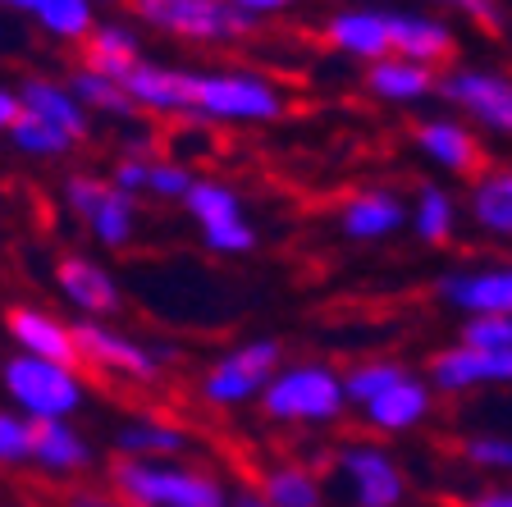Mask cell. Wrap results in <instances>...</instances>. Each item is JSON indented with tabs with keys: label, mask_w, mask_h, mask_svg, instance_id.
I'll return each mask as SVG.
<instances>
[{
	"label": "cell",
	"mask_w": 512,
	"mask_h": 507,
	"mask_svg": "<svg viewBox=\"0 0 512 507\" xmlns=\"http://www.w3.org/2000/svg\"><path fill=\"white\" fill-rule=\"evenodd\" d=\"M110 489L128 507H234L229 489L202 466L183 462H133L119 457L110 471Z\"/></svg>",
	"instance_id": "6da1fadb"
},
{
	"label": "cell",
	"mask_w": 512,
	"mask_h": 507,
	"mask_svg": "<svg viewBox=\"0 0 512 507\" xmlns=\"http://www.w3.org/2000/svg\"><path fill=\"white\" fill-rule=\"evenodd\" d=\"M288 110L284 87L256 69H206L192 74V119L206 124H275Z\"/></svg>",
	"instance_id": "7a4b0ae2"
},
{
	"label": "cell",
	"mask_w": 512,
	"mask_h": 507,
	"mask_svg": "<svg viewBox=\"0 0 512 507\" xmlns=\"http://www.w3.org/2000/svg\"><path fill=\"white\" fill-rule=\"evenodd\" d=\"M261 412L275 425H334L348 412L343 370L325 361H284L270 389L261 393Z\"/></svg>",
	"instance_id": "3957f363"
},
{
	"label": "cell",
	"mask_w": 512,
	"mask_h": 507,
	"mask_svg": "<svg viewBox=\"0 0 512 507\" xmlns=\"http://www.w3.org/2000/svg\"><path fill=\"white\" fill-rule=\"evenodd\" d=\"M0 384H5V398H10L28 421H69L87 402V384L78 380L74 366L23 357V352L0 366Z\"/></svg>",
	"instance_id": "277c9868"
},
{
	"label": "cell",
	"mask_w": 512,
	"mask_h": 507,
	"mask_svg": "<svg viewBox=\"0 0 512 507\" xmlns=\"http://www.w3.org/2000/svg\"><path fill=\"white\" fill-rule=\"evenodd\" d=\"M439 101L476 133L512 142V74L494 64H448L439 74Z\"/></svg>",
	"instance_id": "5b68a950"
},
{
	"label": "cell",
	"mask_w": 512,
	"mask_h": 507,
	"mask_svg": "<svg viewBox=\"0 0 512 507\" xmlns=\"http://www.w3.org/2000/svg\"><path fill=\"white\" fill-rule=\"evenodd\" d=\"M133 19L147 28L179 37V42H202V46H224L243 42L256 32V19L234 10L229 0H128Z\"/></svg>",
	"instance_id": "8992f818"
},
{
	"label": "cell",
	"mask_w": 512,
	"mask_h": 507,
	"mask_svg": "<svg viewBox=\"0 0 512 507\" xmlns=\"http://www.w3.org/2000/svg\"><path fill=\"white\" fill-rule=\"evenodd\" d=\"M334 480L348 507H403L407 503V471L394 453L375 439H348L330 457Z\"/></svg>",
	"instance_id": "52a82bcc"
},
{
	"label": "cell",
	"mask_w": 512,
	"mask_h": 507,
	"mask_svg": "<svg viewBox=\"0 0 512 507\" xmlns=\"http://www.w3.org/2000/svg\"><path fill=\"white\" fill-rule=\"evenodd\" d=\"M279 366H284L279 338L238 343L234 352H224L202 375V402H211V407H247V402H261V393L270 389Z\"/></svg>",
	"instance_id": "ba28073f"
},
{
	"label": "cell",
	"mask_w": 512,
	"mask_h": 507,
	"mask_svg": "<svg viewBox=\"0 0 512 507\" xmlns=\"http://www.w3.org/2000/svg\"><path fill=\"white\" fill-rule=\"evenodd\" d=\"M64 206L78 215V220L92 229V238L110 252L133 243V229H138V201L119 192L110 179H96V174H74L64 183Z\"/></svg>",
	"instance_id": "9c48e42d"
},
{
	"label": "cell",
	"mask_w": 512,
	"mask_h": 507,
	"mask_svg": "<svg viewBox=\"0 0 512 507\" xmlns=\"http://www.w3.org/2000/svg\"><path fill=\"white\" fill-rule=\"evenodd\" d=\"M412 147L430 169H439L448 179H476L480 169H485V142H480L476 128H471L467 119H458L453 110L421 119V124L412 128Z\"/></svg>",
	"instance_id": "30bf717a"
},
{
	"label": "cell",
	"mask_w": 512,
	"mask_h": 507,
	"mask_svg": "<svg viewBox=\"0 0 512 507\" xmlns=\"http://www.w3.org/2000/svg\"><path fill=\"white\" fill-rule=\"evenodd\" d=\"M426 380L444 398H467L480 389H512V352H480L467 343H448L430 357Z\"/></svg>",
	"instance_id": "8fae6325"
},
{
	"label": "cell",
	"mask_w": 512,
	"mask_h": 507,
	"mask_svg": "<svg viewBox=\"0 0 512 507\" xmlns=\"http://www.w3.org/2000/svg\"><path fill=\"white\" fill-rule=\"evenodd\" d=\"M435 297L462 320L471 316H512V261L462 265L435 279Z\"/></svg>",
	"instance_id": "7c38bea8"
},
{
	"label": "cell",
	"mask_w": 512,
	"mask_h": 507,
	"mask_svg": "<svg viewBox=\"0 0 512 507\" xmlns=\"http://www.w3.org/2000/svg\"><path fill=\"white\" fill-rule=\"evenodd\" d=\"M74 334H78V361L83 366L101 370V375H115V380H133V384L160 380L165 361L151 348H142L138 338L119 334V329L101 325V320H83V325H74Z\"/></svg>",
	"instance_id": "4fadbf2b"
},
{
	"label": "cell",
	"mask_w": 512,
	"mask_h": 507,
	"mask_svg": "<svg viewBox=\"0 0 512 507\" xmlns=\"http://www.w3.org/2000/svg\"><path fill=\"white\" fill-rule=\"evenodd\" d=\"M407 220H412L407 201L394 188H380V183L357 188L339 206V233L348 243H389L394 233L407 229Z\"/></svg>",
	"instance_id": "5bb4252c"
},
{
	"label": "cell",
	"mask_w": 512,
	"mask_h": 507,
	"mask_svg": "<svg viewBox=\"0 0 512 507\" xmlns=\"http://www.w3.org/2000/svg\"><path fill=\"white\" fill-rule=\"evenodd\" d=\"M325 42H330V51H339L343 60H357V64L384 60V55H394L389 10H375V5L334 10L330 19H325Z\"/></svg>",
	"instance_id": "9a60e30c"
},
{
	"label": "cell",
	"mask_w": 512,
	"mask_h": 507,
	"mask_svg": "<svg viewBox=\"0 0 512 507\" xmlns=\"http://www.w3.org/2000/svg\"><path fill=\"white\" fill-rule=\"evenodd\" d=\"M124 92H128V101L138 106V115H183V119H192V69L142 60L138 69L124 78Z\"/></svg>",
	"instance_id": "2e32d148"
},
{
	"label": "cell",
	"mask_w": 512,
	"mask_h": 507,
	"mask_svg": "<svg viewBox=\"0 0 512 507\" xmlns=\"http://www.w3.org/2000/svg\"><path fill=\"white\" fill-rule=\"evenodd\" d=\"M389 37H394V55L426 64V69L448 64L453 51H458L453 23L444 14H426V10H389Z\"/></svg>",
	"instance_id": "e0dca14e"
},
{
	"label": "cell",
	"mask_w": 512,
	"mask_h": 507,
	"mask_svg": "<svg viewBox=\"0 0 512 507\" xmlns=\"http://www.w3.org/2000/svg\"><path fill=\"white\" fill-rule=\"evenodd\" d=\"M55 284H60L64 302L74 311H83V320H106L124 307V297H119V284L110 275L106 265H96L92 256H60L55 265Z\"/></svg>",
	"instance_id": "ac0fdd59"
},
{
	"label": "cell",
	"mask_w": 512,
	"mask_h": 507,
	"mask_svg": "<svg viewBox=\"0 0 512 507\" xmlns=\"http://www.w3.org/2000/svg\"><path fill=\"white\" fill-rule=\"evenodd\" d=\"M5 329L19 343L23 357H42V361H60V366H83L78 361V334L74 325H64L60 316L42 307H10L5 311Z\"/></svg>",
	"instance_id": "d6986e66"
},
{
	"label": "cell",
	"mask_w": 512,
	"mask_h": 507,
	"mask_svg": "<svg viewBox=\"0 0 512 507\" xmlns=\"http://www.w3.org/2000/svg\"><path fill=\"white\" fill-rule=\"evenodd\" d=\"M435 398L439 393L430 389L426 375H407L394 389H384L375 402H366L362 421L371 425L375 434H412L435 416Z\"/></svg>",
	"instance_id": "ffe728a7"
},
{
	"label": "cell",
	"mask_w": 512,
	"mask_h": 507,
	"mask_svg": "<svg viewBox=\"0 0 512 507\" xmlns=\"http://www.w3.org/2000/svg\"><path fill=\"white\" fill-rule=\"evenodd\" d=\"M462 211L476 224V233L494 243H512V165H485L471 179Z\"/></svg>",
	"instance_id": "44dd1931"
},
{
	"label": "cell",
	"mask_w": 512,
	"mask_h": 507,
	"mask_svg": "<svg viewBox=\"0 0 512 507\" xmlns=\"http://www.w3.org/2000/svg\"><path fill=\"white\" fill-rule=\"evenodd\" d=\"M366 92L384 106H398V110H412L430 96H439V74L426 69V64H412L403 55H384V60L366 64Z\"/></svg>",
	"instance_id": "7402d4cb"
},
{
	"label": "cell",
	"mask_w": 512,
	"mask_h": 507,
	"mask_svg": "<svg viewBox=\"0 0 512 507\" xmlns=\"http://www.w3.org/2000/svg\"><path fill=\"white\" fill-rule=\"evenodd\" d=\"M19 101H23L28 115H37L42 124H51L55 133H64L74 147L87 142V133H92V115H87L83 101L69 92V83H55V78H28V83L19 87Z\"/></svg>",
	"instance_id": "603a6c76"
},
{
	"label": "cell",
	"mask_w": 512,
	"mask_h": 507,
	"mask_svg": "<svg viewBox=\"0 0 512 507\" xmlns=\"http://www.w3.org/2000/svg\"><path fill=\"white\" fill-rule=\"evenodd\" d=\"M407 211H412L407 229H412L426 247H448L453 238H458L462 220H467L462 197L448 188V183H421V188H416V197L407 201Z\"/></svg>",
	"instance_id": "cb8c5ba5"
},
{
	"label": "cell",
	"mask_w": 512,
	"mask_h": 507,
	"mask_svg": "<svg viewBox=\"0 0 512 507\" xmlns=\"http://www.w3.org/2000/svg\"><path fill=\"white\" fill-rule=\"evenodd\" d=\"M32 466H42L46 476H78L92 466V444L74 421H32Z\"/></svg>",
	"instance_id": "d4e9b609"
},
{
	"label": "cell",
	"mask_w": 512,
	"mask_h": 507,
	"mask_svg": "<svg viewBox=\"0 0 512 507\" xmlns=\"http://www.w3.org/2000/svg\"><path fill=\"white\" fill-rule=\"evenodd\" d=\"M142 60H147V55H142V37L133 23H96L92 37L83 42V69H96V74L119 78V83H124Z\"/></svg>",
	"instance_id": "484cf974"
},
{
	"label": "cell",
	"mask_w": 512,
	"mask_h": 507,
	"mask_svg": "<svg viewBox=\"0 0 512 507\" xmlns=\"http://www.w3.org/2000/svg\"><path fill=\"white\" fill-rule=\"evenodd\" d=\"M256 494L266 498L270 507H325L330 494H325V480H320L316 466L307 462H275L261 471L256 480Z\"/></svg>",
	"instance_id": "4316f807"
},
{
	"label": "cell",
	"mask_w": 512,
	"mask_h": 507,
	"mask_svg": "<svg viewBox=\"0 0 512 507\" xmlns=\"http://www.w3.org/2000/svg\"><path fill=\"white\" fill-rule=\"evenodd\" d=\"M115 448L133 462H174L179 453H188V430L165 421H128L115 430Z\"/></svg>",
	"instance_id": "83f0119b"
},
{
	"label": "cell",
	"mask_w": 512,
	"mask_h": 507,
	"mask_svg": "<svg viewBox=\"0 0 512 507\" xmlns=\"http://www.w3.org/2000/svg\"><path fill=\"white\" fill-rule=\"evenodd\" d=\"M28 19L55 42H87L96 28V0H28Z\"/></svg>",
	"instance_id": "f1b7e54d"
},
{
	"label": "cell",
	"mask_w": 512,
	"mask_h": 507,
	"mask_svg": "<svg viewBox=\"0 0 512 507\" xmlns=\"http://www.w3.org/2000/svg\"><path fill=\"white\" fill-rule=\"evenodd\" d=\"M183 206H188V215L197 220V229H220V224H238L247 220L243 211V197H238L229 183L220 179H197L188 188V197H183Z\"/></svg>",
	"instance_id": "f546056e"
},
{
	"label": "cell",
	"mask_w": 512,
	"mask_h": 507,
	"mask_svg": "<svg viewBox=\"0 0 512 507\" xmlns=\"http://www.w3.org/2000/svg\"><path fill=\"white\" fill-rule=\"evenodd\" d=\"M69 92L83 101L87 115H106V119H138V106L128 101L124 83L119 78H106L96 74V69H74V78H69Z\"/></svg>",
	"instance_id": "4dcf8cb0"
},
{
	"label": "cell",
	"mask_w": 512,
	"mask_h": 507,
	"mask_svg": "<svg viewBox=\"0 0 512 507\" xmlns=\"http://www.w3.org/2000/svg\"><path fill=\"white\" fill-rule=\"evenodd\" d=\"M412 370L403 366L398 357H362L357 366L343 370V393H348V407L362 412L366 402H375L384 389H394L398 380H407Z\"/></svg>",
	"instance_id": "1f68e13d"
},
{
	"label": "cell",
	"mask_w": 512,
	"mask_h": 507,
	"mask_svg": "<svg viewBox=\"0 0 512 507\" xmlns=\"http://www.w3.org/2000/svg\"><path fill=\"white\" fill-rule=\"evenodd\" d=\"M458 457L494 480H512V430H471L462 434Z\"/></svg>",
	"instance_id": "d6a6232c"
},
{
	"label": "cell",
	"mask_w": 512,
	"mask_h": 507,
	"mask_svg": "<svg viewBox=\"0 0 512 507\" xmlns=\"http://www.w3.org/2000/svg\"><path fill=\"white\" fill-rule=\"evenodd\" d=\"M10 142L23 151V156H37V160H51V156H69L74 151V142L64 138V133H55L51 124H42L37 115H28L23 110L19 124L10 128Z\"/></svg>",
	"instance_id": "836d02e7"
},
{
	"label": "cell",
	"mask_w": 512,
	"mask_h": 507,
	"mask_svg": "<svg viewBox=\"0 0 512 507\" xmlns=\"http://www.w3.org/2000/svg\"><path fill=\"white\" fill-rule=\"evenodd\" d=\"M458 343L480 352H512V316H471L462 320Z\"/></svg>",
	"instance_id": "e575fe53"
},
{
	"label": "cell",
	"mask_w": 512,
	"mask_h": 507,
	"mask_svg": "<svg viewBox=\"0 0 512 507\" xmlns=\"http://www.w3.org/2000/svg\"><path fill=\"white\" fill-rule=\"evenodd\" d=\"M23 462H32V421L23 412L0 407V466H23Z\"/></svg>",
	"instance_id": "d590c367"
},
{
	"label": "cell",
	"mask_w": 512,
	"mask_h": 507,
	"mask_svg": "<svg viewBox=\"0 0 512 507\" xmlns=\"http://www.w3.org/2000/svg\"><path fill=\"white\" fill-rule=\"evenodd\" d=\"M192 183H197V174H192L188 165H174V160H147V188L142 192L165 197V201H183Z\"/></svg>",
	"instance_id": "8d00e7d4"
},
{
	"label": "cell",
	"mask_w": 512,
	"mask_h": 507,
	"mask_svg": "<svg viewBox=\"0 0 512 507\" xmlns=\"http://www.w3.org/2000/svg\"><path fill=\"white\" fill-rule=\"evenodd\" d=\"M439 5V14H458V19L476 23L480 32H499L503 28V5L499 0H426Z\"/></svg>",
	"instance_id": "74e56055"
},
{
	"label": "cell",
	"mask_w": 512,
	"mask_h": 507,
	"mask_svg": "<svg viewBox=\"0 0 512 507\" xmlns=\"http://www.w3.org/2000/svg\"><path fill=\"white\" fill-rule=\"evenodd\" d=\"M202 243L211 247L215 256H247L256 247V229L247 220L238 224H220V229H206L202 233Z\"/></svg>",
	"instance_id": "f35d334b"
},
{
	"label": "cell",
	"mask_w": 512,
	"mask_h": 507,
	"mask_svg": "<svg viewBox=\"0 0 512 507\" xmlns=\"http://www.w3.org/2000/svg\"><path fill=\"white\" fill-rule=\"evenodd\" d=\"M462 507H512V480H499V485L476 489V494L462 498Z\"/></svg>",
	"instance_id": "ab89813d"
},
{
	"label": "cell",
	"mask_w": 512,
	"mask_h": 507,
	"mask_svg": "<svg viewBox=\"0 0 512 507\" xmlns=\"http://www.w3.org/2000/svg\"><path fill=\"white\" fill-rule=\"evenodd\" d=\"M69 507H128L115 489H74L69 494Z\"/></svg>",
	"instance_id": "60d3db41"
},
{
	"label": "cell",
	"mask_w": 512,
	"mask_h": 507,
	"mask_svg": "<svg viewBox=\"0 0 512 507\" xmlns=\"http://www.w3.org/2000/svg\"><path fill=\"white\" fill-rule=\"evenodd\" d=\"M234 10H243V14H252V19H266V14H284V10H293V5H302V0H229Z\"/></svg>",
	"instance_id": "b9f144b4"
},
{
	"label": "cell",
	"mask_w": 512,
	"mask_h": 507,
	"mask_svg": "<svg viewBox=\"0 0 512 507\" xmlns=\"http://www.w3.org/2000/svg\"><path fill=\"white\" fill-rule=\"evenodd\" d=\"M19 115H23L19 92H14V87H0V133H5V138H10V128L19 124Z\"/></svg>",
	"instance_id": "7bdbcfd3"
},
{
	"label": "cell",
	"mask_w": 512,
	"mask_h": 507,
	"mask_svg": "<svg viewBox=\"0 0 512 507\" xmlns=\"http://www.w3.org/2000/svg\"><path fill=\"white\" fill-rule=\"evenodd\" d=\"M234 507H270V503L256 489H243V494H234Z\"/></svg>",
	"instance_id": "ee69618b"
},
{
	"label": "cell",
	"mask_w": 512,
	"mask_h": 507,
	"mask_svg": "<svg viewBox=\"0 0 512 507\" xmlns=\"http://www.w3.org/2000/svg\"><path fill=\"white\" fill-rule=\"evenodd\" d=\"M0 10H23L28 14V0H0Z\"/></svg>",
	"instance_id": "f6af8a7d"
}]
</instances>
